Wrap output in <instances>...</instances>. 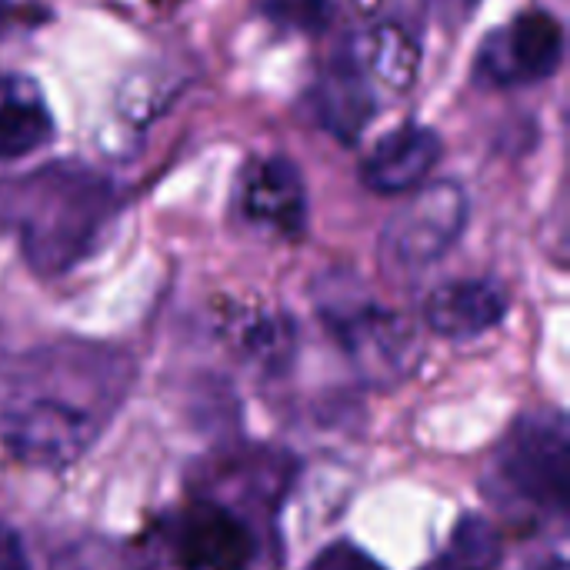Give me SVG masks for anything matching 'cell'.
<instances>
[{"label":"cell","instance_id":"cell-1","mask_svg":"<svg viewBox=\"0 0 570 570\" xmlns=\"http://www.w3.org/2000/svg\"><path fill=\"white\" fill-rule=\"evenodd\" d=\"M134 384L130 354L57 341L13 357L0 387V444L40 471L73 468L107 431Z\"/></svg>","mask_w":570,"mask_h":570},{"label":"cell","instance_id":"cell-2","mask_svg":"<svg viewBox=\"0 0 570 570\" xmlns=\"http://www.w3.org/2000/svg\"><path fill=\"white\" fill-rule=\"evenodd\" d=\"M120 214L117 184L77 160H57L0 184V227L20 240L40 277H57L87 261Z\"/></svg>","mask_w":570,"mask_h":570},{"label":"cell","instance_id":"cell-3","mask_svg":"<svg viewBox=\"0 0 570 570\" xmlns=\"http://www.w3.org/2000/svg\"><path fill=\"white\" fill-rule=\"evenodd\" d=\"M421 70V43L397 20H374L347 33L311 90L317 124L354 144L367 124L404 97Z\"/></svg>","mask_w":570,"mask_h":570},{"label":"cell","instance_id":"cell-4","mask_svg":"<svg viewBox=\"0 0 570 570\" xmlns=\"http://www.w3.org/2000/svg\"><path fill=\"white\" fill-rule=\"evenodd\" d=\"M521 518L568 514V421L561 411L524 414L491 458V494Z\"/></svg>","mask_w":570,"mask_h":570},{"label":"cell","instance_id":"cell-5","mask_svg":"<svg viewBox=\"0 0 570 570\" xmlns=\"http://www.w3.org/2000/svg\"><path fill=\"white\" fill-rule=\"evenodd\" d=\"M317 314L361 377L391 384L411 371L417 334L397 311L371 301L361 291H341L337 281H327V287L317 294Z\"/></svg>","mask_w":570,"mask_h":570},{"label":"cell","instance_id":"cell-6","mask_svg":"<svg viewBox=\"0 0 570 570\" xmlns=\"http://www.w3.org/2000/svg\"><path fill=\"white\" fill-rule=\"evenodd\" d=\"M468 210V190L458 180L421 184L381 230V261L404 274L428 271L461 240Z\"/></svg>","mask_w":570,"mask_h":570},{"label":"cell","instance_id":"cell-7","mask_svg":"<svg viewBox=\"0 0 570 570\" xmlns=\"http://www.w3.org/2000/svg\"><path fill=\"white\" fill-rule=\"evenodd\" d=\"M564 63V27L548 10H524L491 37L474 57V77L484 87H524L548 80Z\"/></svg>","mask_w":570,"mask_h":570},{"label":"cell","instance_id":"cell-8","mask_svg":"<svg viewBox=\"0 0 570 570\" xmlns=\"http://www.w3.org/2000/svg\"><path fill=\"white\" fill-rule=\"evenodd\" d=\"M170 558L177 570H250L257 538L230 504L214 498L190 501L170 528Z\"/></svg>","mask_w":570,"mask_h":570},{"label":"cell","instance_id":"cell-9","mask_svg":"<svg viewBox=\"0 0 570 570\" xmlns=\"http://www.w3.org/2000/svg\"><path fill=\"white\" fill-rule=\"evenodd\" d=\"M237 210L247 224L277 237L307 230V187L294 160L254 157L237 180Z\"/></svg>","mask_w":570,"mask_h":570},{"label":"cell","instance_id":"cell-10","mask_svg":"<svg viewBox=\"0 0 570 570\" xmlns=\"http://www.w3.org/2000/svg\"><path fill=\"white\" fill-rule=\"evenodd\" d=\"M508 291L491 277H461L431 291L424 321L448 341H471L494 331L508 317Z\"/></svg>","mask_w":570,"mask_h":570},{"label":"cell","instance_id":"cell-11","mask_svg":"<svg viewBox=\"0 0 570 570\" xmlns=\"http://www.w3.org/2000/svg\"><path fill=\"white\" fill-rule=\"evenodd\" d=\"M441 154L444 140L434 127L404 124L377 140L361 167V180L374 194H411L434 174Z\"/></svg>","mask_w":570,"mask_h":570},{"label":"cell","instance_id":"cell-12","mask_svg":"<svg viewBox=\"0 0 570 570\" xmlns=\"http://www.w3.org/2000/svg\"><path fill=\"white\" fill-rule=\"evenodd\" d=\"M53 137L43 90L20 73H0V160L33 154Z\"/></svg>","mask_w":570,"mask_h":570},{"label":"cell","instance_id":"cell-13","mask_svg":"<svg viewBox=\"0 0 570 570\" xmlns=\"http://www.w3.org/2000/svg\"><path fill=\"white\" fill-rule=\"evenodd\" d=\"M227 334L240 357L254 367H264L271 374H281L297 347V334L287 314H271V311H240L230 317Z\"/></svg>","mask_w":570,"mask_h":570},{"label":"cell","instance_id":"cell-14","mask_svg":"<svg viewBox=\"0 0 570 570\" xmlns=\"http://www.w3.org/2000/svg\"><path fill=\"white\" fill-rule=\"evenodd\" d=\"M501 564V538L484 518H461L448 548L421 570H498Z\"/></svg>","mask_w":570,"mask_h":570},{"label":"cell","instance_id":"cell-15","mask_svg":"<svg viewBox=\"0 0 570 570\" xmlns=\"http://www.w3.org/2000/svg\"><path fill=\"white\" fill-rule=\"evenodd\" d=\"M264 17L291 33H321L334 23L341 0H261Z\"/></svg>","mask_w":570,"mask_h":570},{"label":"cell","instance_id":"cell-16","mask_svg":"<svg viewBox=\"0 0 570 570\" xmlns=\"http://www.w3.org/2000/svg\"><path fill=\"white\" fill-rule=\"evenodd\" d=\"M60 570H140L134 568L117 548L110 544H80L73 548L63 561H60Z\"/></svg>","mask_w":570,"mask_h":570},{"label":"cell","instance_id":"cell-17","mask_svg":"<svg viewBox=\"0 0 570 570\" xmlns=\"http://www.w3.org/2000/svg\"><path fill=\"white\" fill-rule=\"evenodd\" d=\"M307 570H384V568H381L367 551H361V548H354V544L341 541V544H334V548L321 551V554L311 561V568Z\"/></svg>","mask_w":570,"mask_h":570},{"label":"cell","instance_id":"cell-18","mask_svg":"<svg viewBox=\"0 0 570 570\" xmlns=\"http://www.w3.org/2000/svg\"><path fill=\"white\" fill-rule=\"evenodd\" d=\"M0 570H30L27 548H23L20 534L3 521H0Z\"/></svg>","mask_w":570,"mask_h":570}]
</instances>
